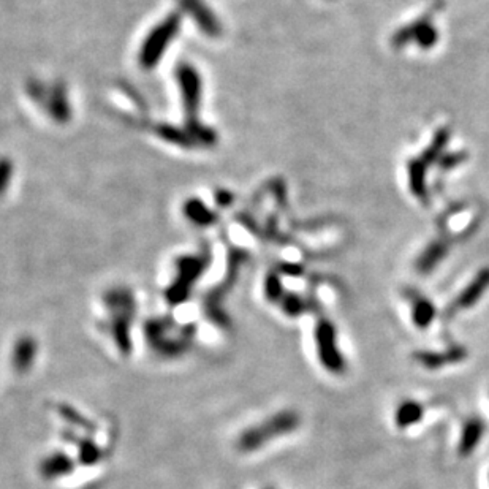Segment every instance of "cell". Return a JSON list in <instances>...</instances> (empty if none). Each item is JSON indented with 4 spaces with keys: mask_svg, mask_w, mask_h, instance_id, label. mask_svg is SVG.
Here are the masks:
<instances>
[{
    "mask_svg": "<svg viewBox=\"0 0 489 489\" xmlns=\"http://www.w3.org/2000/svg\"><path fill=\"white\" fill-rule=\"evenodd\" d=\"M47 108L48 115L58 122H67L72 117L70 103H68L67 89L62 83H56L53 86L44 89L42 100Z\"/></svg>",
    "mask_w": 489,
    "mask_h": 489,
    "instance_id": "obj_9",
    "label": "cell"
},
{
    "mask_svg": "<svg viewBox=\"0 0 489 489\" xmlns=\"http://www.w3.org/2000/svg\"><path fill=\"white\" fill-rule=\"evenodd\" d=\"M315 344L318 360L331 374H342L345 371V360L338 347L336 328L329 320H320L315 326Z\"/></svg>",
    "mask_w": 489,
    "mask_h": 489,
    "instance_id": "obj_7",
    "label": "cell"
},
{
    "mask_svg": "<svg viewBox=\"0 0 489 489\" xmlns=\"http://www.w3.org/2000/svg\"><path fill=\"white\" fill-rule=\"evenodd\" d=\"M282 307L288 317H298L304 310V303L297 295H285L282 297Z\"/></svg>",
    "mask_w": 489,
    "mask_h": 489,
    "instance_id": "obj_21",
    "label": "cell"
},
{
    "mask_svg": "<svg viewBox=\"0 0 489 489\" xmlns=\"http://www.w3.org/2000/svg\"><path fill=\"white\" fill-rule=\"evenodd\" d=\"M11 178H13V162L5 157L0 158V197L7 192Z\"/></svg>",
    "mask_w": 489,
    "mask_h": 489,
    "instance_id": "obj_22",
    "label": "cell"
},
{
    "mask_svg": "<svg viewBox=\"0 0 489 489\" xmlns=\"http://www.w3.org/2000/svg\"><path fill=\"white\" fill-rule=\"evenodd\" d=\"M38 355V342L32 336H24L18 339L13 349V366L21 374H27L35 365Z\"/></svg>",
    "mask_w": 489,
    "mask_h": 489,
    "instance_id": "obj_11",
    "label": "cell"
},
{
    "mask_svg": "<svg viewBox=\"0 0 489 489\" xmlns=\"http://www.w3.org/2000/svg\"><path fill=\"white\" fill-rule=\"evenodd\" d=\"M299 426V415L293 411H282L271 418L265 420L255 426H250L246 431H242L236 439V450L241 453H252L260 450L261 447L293 432Z\"/></svg>",
    "mask_w": 489,
    "mask_h": 489,
    "instance_id": "obj_4",
    "label": "cell"
},
{
    "mask_svg": "<svg viewBox=\"0 0 489 489\" xmlns=\"http://www.w3.org/2000/svg\"><path fill=\"white\" fill-rule=\"evenodd\" d=\"M445 255V247L440 246V244H432L431 247L424 250V254L418 260V270L422 272H429L437 266V263L443 258Z\"/></svg>",
    "mask_w": 489,
    "mask_h": 489,
    "instance_id": "obj_17",
    "label": "cell"
},
{
    "mask_svg": "<svg viewBox=\"0 0 489 489\" xmlns=\"http://www.w3.org/2000/svg\"><path fill=\"white\" fill-rule=\"evenodd\" d=\"M183 8L190 18L197 22V26L206 33L208 37L217 38L222 33V24L213 10L203 0H179Z\"/></svg>",
    "mask_w": 489,
    "mask_h": 489,
    "instance_id": "obj_8",
    "label": "cell"
},
{
    "mask_svg": "<svg viewBox=\"0 0 489 489\" xmlns=\"http://www.w3.org/2000/svg\"><path fill=\"white\" fill-rule=\"evenodd\" d=\"M485 434V422L480 418H470L464 423L463 431H461L458 451L461 456H470L472 451L480 445Z\"/></svg>",
    "mask_w": 489,
    "mask_h": 489,
    "instance_id": "obj_12",
    "label": "cell"
},
{
    "mask_svg": "<svg viewBox=\"0 0 489 489\" xmlns=\"http://www.w3.org/2000/svg\"><path fill=\"white\" fill-rule=\"evenodd\" d=\"M209 261H211L209 249L198 250V254L183 255L174 261L173 281L165 290V297L169 304H183V301L190 297L192 287L195 285L198 277L208 270Z\"/></svg>",
    "mask_w": 489,
    "mask_h": 489,
    "instance_id": "obj_5",
    "label": "cell"
},
{
    "mask_svg": "<svg viewBox=\"0 0 489 489\" xmlns=\"http://www.w3.org/2000/svg\"><path fill=\"white\" fill-rule=\"evenodd\" d=\"M183 213L185 219L197 226H209L217 222L215 213H213L211 209L203 203V200H198V198H189V200H185Z\"/></svg>",
    "mask_w": 489,
    "mask_h": 489,
    "instance_id": "obj_14",
    "label": "cell"
},
{
    "mask_svg": "<svg viewBox=\"0 0 489 489\" xmlns=\"http://www.w3.org/2000/svg\"><path fill=\"white\" fill-rule=\"evenodd\" d=\"M488 287H489V270H483L475 276L474 281L464 288V292L459 295L456 303L453 304L454 310L469 309V307L476 304V301L485 295Z\"/></svg>",
    "mask_w": 489,
    "mask_h": 489,
    "instance_id": "obj_13",
    "label": "cell"
},
{
    "mask_svg": "<svg viewBox=\"0 0 489 489\" xmlns=\"http://www.w3.org/2000/svg\"><path fill=\"white\" fill-rule=\"evenodd\" d=\"M103 304V320L99 325L115 345L117 355L127 358L132 355L133 345V323L136 314V303L133 293L129 288H110L101 299Z\"/></svg>",
    "mask_w": 489,
    "mask_h": 489,
    "instance_id": "obj_1",
    "label": "cell"
},
{
    "mask_svg": "<svg viewBox=\"0 0 489 489\" xmlns=\"http://www.w3.org/2000/svg\"><path fill=\"white\" fill-rule=\"evenodd\" d=\"M424 169L422 162H412L411 167V187L415 195L422 197L424 193Z\"/></svg>",
    "mask_w": 489,
    "mask_h": 489,
    "instance_id": "obj_19",
    "label": "cell"
},
{
    "mask_svg": "<svg viewBox=\"0 0 489 489\" xmlns=\"http://www.w3.org/2000/svg\"><path fill=\"white\" fill-rule=\"evenodd\" d=\"M436 318V307L426 298H418L412 304V322L418 329H426Z\"/></svg>",
    "mask_w": 489,
    "mask_h": 489,
    "instance_id": "obj_16",
    "label": "cell"
},
{
    "mask_svg": "<svg viewBox=\"0 0 489 489\" xmlns=\"http://www.w3.org/2000/svg\"><path fill=\"white\" fill-rule=\"evenodd\" d=\"M215 200H217L220 206H230L233 197L229 190H217L215 192Z\"/></svg>",
    "mask_w": 489,
    "mask_h": 489,
    "instance_id": "obj_23",
    "label": "cell"
},
{
    "mask_svg": "<svg viewBox=\"0 0 489 489\" xmlns=\"http://www.w3.org/2000/svg\"><path fill=\"white\" fill-rule=\"evenodd\" d=\"M412 37L422 44V47H432L437 40V32L431 24H418L415 26Z\"/></svg>",
    "mask_w": 489,
    "mask_h": 489,
    "instance_id": "obj_18",
    "label": "cell"
},
{
    "mask_svg": "<svg viewBox=\"0 0 489 489\" xmlns=\"http://www.w3.org/2000/svg\"><path fill=\"white\" fill-rule=\"evenodd\" d=\"M424 415V408L420 402L407 399L399 404V407L396 408L395 422L399 429H408L417 423L422 422Z\"/></svg>",
    "mask_w": 489,
    "mask_h": 489,
    "instance_id": "obj_15",
    "label": "cell"
},
{
    "mask_svg": "<svg viewBox=\"0 0 489 489\" xmlns=\"http://www.w3.org/2000/svg\"><path fill=\"white\" fill-rule=\"evenodd\" d=\"M176 79H178L181 99H183L184 115H185V130L197 144L213 146L217 141V135L213 129H209L200 122V106L203 99V79L200 73L190 64H179L176 68Z\"/></svg>",
    "mask_w": 489,
    "mask_h": 489,
    "instance_id": "obj_2",
    "label": "cell"
},
{
    "mask_svg": "<svg viewBox=\"0 0 489 489\" xmlns=\"http://www.w3.org/2000/svg\"><path fill=\"white\" fill-rule=\"evenodd\" d=\"M144 336L156 355L165 358H178L189 347L193 328L189 325H178L169 318H152L146 322Z\"/></svg>",
    "mask_w": 489,
    "mask_h": 489,
    "instance_id": "obj_3",
    "label": "cell"
},
{
    "mask_svg": "<svg viewBox=\"0 0 489 489\" xmlns=\"http://www.w3.org/2000/svg\"><path fill=\"white\" fill-rule=\"evenodd\" d=\"M265 293L270 301H279L283 297V287L279 274H270L265 282Z\"/></svg>",
    "mask_w": 489,
    "mask_h": 489,
    "instance_id": "obj_20",
    "label": "cell"
},
{
    "mask_svg": "<svg viewBox=\"0 0 489 489\" xmlns=\"http://www.w3.org/2000/svg\"><path fill=\"white\" fill-rule=\"evenodd\" d=\"M465 356H467V351L463 347L454 345L445 351H418L415 355V360L426 369H439L447 365H453V363L463 361Z\"/></svg>",
    "mask_w": 489,
    "mask_h": 489,
    "instance_id": "obj_10",
    "label": "cell"
},
{
    "mask_svg": "<svg viewBox=\"0 0 489 489\" xmlns=\"http://www.w3.org/2000/svg\"><path fill=\"white\" fill-rule=\"evenodd\" d=\"M183 26V18L179 13L168 15L163 21L154 27L147 33L144 42L141 43V49L138 54V62L144 70H152L158 65V62L167 53L169 44H172Z\"/></svg>",
    "mask_w": 489,
    "mask_h": 489,
    "instance_id": "obj_6",
    "label": "cell"
}]
</instances>
